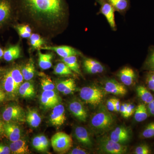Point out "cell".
Returning <instances> with one entry per match:
<instances>
[{
    "label": "cell",
    "mask_w": 154,
    "mask_h": 154,
    "mask_svg": "<svg viewBox=\"0 0 154 154\" xmlns=\"http://www.w3.org/2000/svg\"><path fill=\"white\" fill-rule=\"evenodd\" d=\"M153 107H154V99L152 102L147 104V109H151V108H153Z\"/></svg>",
    "instance_id": "52"
},
{
    "label": "cell",
    "mask_w": 154,
    "mask_h": 154,
    "mask_svg": "<svg viewBox=\"0 0 154 154\" xmlns=\"http://www.w3.org/2000/svg\"><path fill=\"white\" fill-rule=\"evenodd\" d=\"M103 90L105 93L118 96H123L127 93L125 85L113 79L106 80L104 83Z\"/></svg>",
    "instance_id": "9"
},
{
    "label": "cell",
    "mask_w": 154,
    "mask_h": 154,
    "mask_svg": "<svg viewBox=\"0 0 154 154\" xmlns=\"http://www.w3.org/2000/svg\"><path fill=\"white\" fill-rule=\"evenodd\" d=\"M51 145L54 150L59 153L66 152L72 147L73 141L69 135L66 133L59 132L53 136Z\"/></svg>",
    "instance_id": "5"
},
{
    "label": "cell",
    "mask_w": 154,
    "mask_h": 154,
    "mask_svg": "<svg viewBox=\"0 0 154 154\" xmlns=\"http://www.w3.org/2000/svg\"><path fill=\"white\" fill-rule=\"evenodd\" d=\"M99 149L103 153L123 154L127 152L128 148L125 145L113 141L108 137H104L99 140Z\"/></svg>",
    "instance_id": "4"
},
{
    "label": "cell",
    "mask_w": 154,
    "mask_h": 154,
    "mask_svg": "<svg viewBox=\"0 0 154 154\" xmlns=\"http://www.w3.org/2000/svg\"><path fill=\"white\" fill-rule=\"evenodd\" d=\"M41 137L42 142V145H43V149H44V152L46 151L48 149L49 146V142L47 138L44 135H40Z\"/></svg>",
    "instance_id": "45"
},
{
    "label": "cell",
    "mask_w": 154,
    "mask_h": 154,
    "mask_svg": "<svg viewBox=\"0 0 154 154\" xmlns=\"http://www.w3.org/2000/svg\"><path fill=\"white\" fill-rule=\"evenodd\" d=\"M136 91L139 98L144 104L147 105L154 99L152 94L144 86H137Z\"/></svg>",
    "instance_id": "23"
},
{
    "label": "cell",
    "mask_w": 154,
    "mask_h": 154,
    "mask_svg": "<svg viewBox=\"0 0 154 154\" xmlns=\"http://www.w3.org/2000/svg\"><path fill=\"white\" fill-rule=\"evenodd\" d=\"M6 98V93L2 89H0V102H2Z\"/></svg>",
    "instance_id": "50"
},
{
    "label": "cell",
    "mask_w": 154,
    "mask_h": 154,
    "mask_svg": "<svg viewBox=\"0 0 154 154\" xmlns=\"http://www.w3.org/2000/svg\"><path fill=\"white\" fill-rule=\"evenodd\" d=\"M69 109L76 118L80 121L85 122L88 117V113L81 101L76 99L71 100L69 103Z\"/></svg>",
    "instance_id": "10"
},
{
    "label": "cell",
    "mask_w": 154,
    "mask_h": 154,
    "mask_svg": "<svg viewBox=\"0 0 154 154\" xmlns=\"http://www.w3.org/2000/svg\"><path fill=\"white\" fill-rule=\"evenodd\" d=\"M75 89L76 84L75 82L72 83L71 85L69 86L68 88L64 91L63 94L64 95H69V94H72L73 92H74L75 91Z\"/></svg>",
    "instance_id": "43"
},
{
    "label": "cell",
    "mask_w": 154,
    "mask_h": 154,
    "mask_svg": "<svg viewBox=\"0 0 154 154\" xmlns=\"http://www.w3.org/2000/svg\"><path fill=\"white\" fill-rule=\"evenodd\" d=\"M149 113L146 106L143 103H140L136 107L134 113L135 120L138 122H142L147 119Z\"/></svg>",
    "instance_id": "26"
},
{
    "label": "cell",
    "mask_w": 154,
    "mask_h": 154,
    "mask_svg": "<svg viewBox=\"0 0 154 154\" xmlns=\"http://www.w3.org/2000/svg\"><path fill=\"white\" fill-rule=\"evenodd\" d=\"M69 153L70 154H87L89 153L86 150L78 147L72 149Z\"/></svg>",
    "instance_id": "41"
},
{
    "label": "cell",
    "mask_w": 154,
    "mask_h": 154,
    "mask_svg": "<svg viewBox=\"0 0 154 154\" xmlns=\"http://www.w3.org/2000/svg\"><path fill=\"white\" fill-rule=\"evenodd\" d=\"M16 28L21 29L28 33H31L32 30L30 26L28 25H19L16 26Z\"/></svg>",
    "instance_id": "47"
},
{
    "label": "cell",
    "mask_w": 154,
    "mask_h": 154,
    "mask_svg": "<svg viewBox=\"0 0 154 154\" xmlns=\"http://www.w3.org/2000/svg\"><path fill=\"white\" fill-rule=\"evenodd\" d=\"M16 8L33 27L43 33H54L65 22L66 0H13Z\"/></svg>",
    "instance_id": "1"
},
{
    "label": "cell",
    "mask_w": 154,
    "mask_h": 154,
    "mask_svg": "<svg viewBox=\"0 0 154 154\" xmlns=\"http://www.w3.org/2000/svg\"><path fill=\"white\" fill-rule=\"evenodd\" d=\"M11 153L14 154H27L30 153L28 146L26 141L20 139L11 143L10 145Z\"/></svg>",
    "instance_id": "19"
},
{
    "label": "cell",
    "mask_w": 154,
    "mask_h": 154,
    "mask_svg": "<svg viewBox=\"0 0 154 154\" xmlns=\"http://www.w3.org/2000/svg\"><path fill=\"white\" fill-rule=\"evenodd\" d=\"M65 109L63 105L59 104L53 108L50 115V122L54 126L59 127L64 123L66 120Z\"/></svg>",
    "instance_id": "12"
},
{
    "label": "cell",
    "mask_w": 154,
    "mask_h": 154,
    "mask_svg": "<svg viewBox=\"0 0 154 154\" xmlns=\"http://www.w3.org/2000/svg\"><path fill=\"white\" fill-rule=\"evenodd\" d=\"M83 64L85 70L90 74L102 73L105 70V67L98 61L94 59L89 58L85 59Z\"/></svg>",
    "instance_id": "16"
},
{
    "label": "cell",
    "mask_w": 154,
    "mask_h": 154,
    "mask_svg": "<svg viewBox=\"0 0 154 154\" xmlns=\"http://www.w3.org/2000/svg\"><path fill=\"white\" fill-rule=\"evenodd\" d=\"M11 153L10 147L0 144V154H10Z\"/></svg>",
    "instance_id": "44"
},
{
    "label": "cell",
    "mask_w": 154,
    "mask_h": 154,
    "mask_svg": "<svg viewBox=\"0 0 154 154\" xmlns=\"http://www.w3.org/2000/svg\"><path fill=\"white\" fill-rule=\"evenodd\" d=\"M21 56V49L19 45L10 46L4 51V58L7 62H11L19 58Z\"/></svg>",
    "instance_id": "22"
},
{
    "label": "cell",
    "mask_w": 154,
    "mask_h": 154,
    "mask_svg": "<svg viewBox=\"0 0 154 154\" xmlns=\"http://www.w3.org/2000/svg\"><path fill=\"white\" fill-rule=\"evenodd\" d=\"M17 30L19 36L23 38H29L31 36V33H28L24 30H21V29L16 28Z\"/></svg>",
    "instance_id": "46"
},
{
    "label": "cell",
    "mask_w": 154,
    "mask_h": 154,
    "mask_svg": "<svg viewBox=\"0 0 154 154\" xmlns=\"http://www.w3.org/2000/svg\"><path fill=\"white\" fill-rule=\"evenodd\" d=\"M105 93L103 89L96 86H87L81 89L80 96L87 104L96 107L102 104Z\"/></svg>",
    "instance_id": "3"
},
{
    "label": "cell",
    "mask_w": 154,
    "mask_h": 154,
    "mask_svg": "<svg viewBox=\"0 0 154 154\" xmlns=\"http://www.w3.org/2000/svg\"><path fill=\"white\" fill-rule=\"evenodd\" d=\"M136 107L134 105L131 103H128L126 108V114L125 118H128L131 116L135 110Z\"/></svg>",
    "instance_id": "40"
},
{
    "label": "cell",
    "mask_w": 154,
    "mask_h": 154,
    "mask_svg": "<svg viewBox=\"0 0 154 154\" xmlns=\"http://www.w3.org/2000/svg\"><path fill=\"white\" fill-rule=\"evenodd\" d=\"M40 102L42 106L46 109L53 108L55 106L59 104V103L48 98L43 94H42L40 97Z\"/></svg>",
    "instance_id": "35"
},
{
    "label": "cell",
    "mask_w": 154,
    "mask_h": 154,
    "mask_svg": "<svg viewBox=\"0 0 154 154\" xmlns=\"http://www.w3.org/2000/svg\"><path fill=\"white\" fill-rule=\"evenodd\" d=\"M4 132L12 142L19 140L22 137V130L16 122H5L4 125Z\"/></svg>",
    "instance_id": "13"
},
{
    "label": "cell",
    "mask_w": 154,
    "mask_h": 154,
    "mask_svg": "<svg viewBox=\"0 0 154 154\" xmlns=\"http://www.w3.org/2000/svg\"><path fill=\"white\" fill-rule=\"evenodd\" d=\"M146 83L149 90L154 92V72H149L147 74Z\"/></svg>",
    "instance_id": "38"
},
{
    "label": "cell",
    "mask_w": 154,
    "mask_h": 154,
    "mask_svg": "<svg viewBox=\"0 0 154 154\" xmlns=\"http://www.w3.org/2000/svg\"><path fill=\"white\" fill-rule=\"evenodd\" d=\"M24 80L29 81L32 79L35 74V68L32 60L30 59L21 68Z\"/></svg>",
    "instance_id": "25"
},
{
    "label": "cell",
    "mask_w": 154,
    "mask_h": 154,
    "mask_svg": "<svg viewBox=\"0 0 154 154\" xmlns=\"http://www.w3.org/2000/svg\"><path fill=\"white\" fill-rule=\"evenodd\" d=\"M38 65L43 70L48 69L52 66L53 55L51 53L43 54L38 52Z\"/></svg>",
    "instance_id": "24"
},
{
    "label": "cell",
    "mask_w": 154,
    "mask_h": 154,
    "mask_svg": "<svg viewBox=\"0 0 154 154\" xmlns=\"http://www.w3.org/2000/svg\"><path fill=\"white\" fill-rule=\"evenodd\" d=\"M110 3L115 11L120 13H124L129 7V0H106Z\"/></svg>",
    "instance_id": "28"
},
{
    "label": "cell",
    "mask_w": 154,
    "mask_h": 154,
    "mask_svg": "<svg viewBox=\"0 0 154 154\" xmlns=\"http://www.w3.org/2000/svg\"><path fill=\"white\" fill-rule=\"evenodd\" d=\"M143 68L149 72H154V47L149 48L148 55L144 63Z\"/></svg>",
    "instance_id": "31"
},
{
    "label": "cell",
    "mask_w": 154,
    "mask_h": 154,
    "mask_svg": "<svg viewBox=\"0 0 154 154\" xmlns=\"http://www.w3.org/2000/svg\"><path fill=\"white\" fill-rule=\"evenodd\" d=\"M2 118L5 122H23L26 121V114L22 107L18 105L7 106L3 110Z\"/></svg>",
    "instance_id": "6"
},
{
    "label": "cell",
    "mask_w": 154,
    "mask_h": 154,
    "mask_svg": "<svg viewBox=\"0 0 154 154\" xmlns=\"http://www.w3.org/2000/svg\"><path fill=\"white\" fill-rule=\"evenodd\" d=\"M9 71L19 91V87L23 83L24 80L21 69L19 67L16 66L12 68Z\"/></svg>",
    "instance_id": "29"
},
{
    "label": "cell",
    "mask_w": 154,
    "mask_h": 154,
    "mask_svg": "<svg viewBox=\"0 0 154 154\" xmlns=\"http://www.w3.org/2000/svg\"><path fill=\"white\" fill-rule=\"evenodd\" d=\"M149 114V115L154 116V107L151 108V109H147Z\"/></svg>",
    "instance_id": "53"
},
{
    "label": "cell",
    "mask_w": 154,
    "mask_h": 154,
    "mask_svg": "<svg viewBox=\"0 0 154 154\" xmlns=\"http://www.w3.org/2000/svg\"><path fill=\"white\" fill-rule=\"evenodd\" d=\"M54 72L56 75L61 76L73 75V72L63 62L57 63L54 67Z\"/></svg>",
    "instance_id": "30"
},
{
    "label": "cell",
    "mask_w": 154,
    "mask_h": 154,
    "mask_svg": "<svg viewBox=\"0 0 154 154\" xmlns=\"http://www.w3.org/2000/svg\"><path fill=\"white\" fill-rule=\"evenodd\" d=\"M29 38L30 45L33 49H41L42 45L45 44L44 39L37 33H32Z\"/></svg>",
    "instance_id": "32"
},
{
    "label": "cell",
    "mask_w": 154,
    "mask_h": 154,
    "mask_svg": "<svg viewBox=\"0 0 154 154\" xmlns=\"http://www.w3.org/2000/svg\"><path fill=\"white\" fill-rule=\"evenodd\" d=\"M142 139H149L154 137V122L149 123L145 127L140 135Z\"/></svg>",
    "instance_id": "34"
},
{
    "label": "cell",
    "mask_w": 154,
    "mask_h": 154,
    "mask_svg": "<svg viewBox=\"0 0 154 154\" xmlns=\"http://www.w3.org/2000/svg\"><path fill=\"white\" fill-rule=\"evenodd\" d=\"M128 103H123L121 104V107H120L119 112L121 113L122 116L124 118L126 114V108L128 106Z\"/></svg>",
    "instance_id": "48"
},
{
    "label": "cell",
    "mask_w": 154,
    "mask_h": 154,
    "mask_svg": "<svg viewBox=\"0 0 154 154\" xmlns=\"http://www.w3.org/2000/svg\"><path fill=\"white\" fill-rule=\"evenodd\" d=\"M32 145L37 151L40 152H44L40 135L36 136L33 139Z\"/></svg>",
    "instance_id": "39"
},
{
    "label": "cell",
    "mask_w": 154,
    "mask_h": 154,
    "mask_svg": "<svg viewBox=\"0 0 154 154\" xmlns=\"http://www.w3.org/2000/svg\"><path fill=\"white\" fill-rule=\"evenodd\" d=\"M131 134L132 131L130 128L121 125L113 130L108 137L113 141L125 145L130 141Z\"/></svg>",
    "instance_id": "7"
},
{
    "label": "cell",
    "mask_w": 154,
    "mask_h": 154,
    "mask_svg": "<svg viewBox=\"0 0 154 154\" xmlns=\"http://www.w3.org/2000/svg\"><path fill=\"white\" fill-rule=\"evenodd\" d=\"M117 77L121 83L125 86L133 85L136 78L134 71L129 67H125L117 73Z\"/></svg>",
    "instance_id": "17"
},
{
    "label": "cell",
    "mask_w": 154,
    "mask_h": 154,
    "mask_svg": "<svg viewBox=\"0 0 154 154\" xmlns=\"http://www.w3.org/2000/svg\"><path fill=\"white\" fill-rule=\"evenodd\" d=\"M61 61L65 63L72 71L78 74L82 75L76 56H71L66 57L62 58Z\"/></svg>",
    "instance_id": "27"
},
{
    "label": "cell",
    "mask_w": 154,
    "mask_h": 154,
    "mask_svg": "<svg viewBox=\"0 0 154 154\" xmlns=\"http://www.w3.org/2000/svg\"><path fill=\"white\" fill-rule=\"evenodd\" d=\"M4 51L3 50L2 48L0 47V59L4 57Z\"/></svg>",
    "instance_id": "54"
},
{
    "label": "cell",
    "mask_w": 154,
    "mask_h": 154,
    "mask_svg": "<svg viewBox=\"0 0 154 154\" xmlns=\"http://www.w3.org/2000/svg\"><path fill=\"white\" fill-rule=\"evenodd\" d=\"M74 136L76 139L81 144L88 148H92L93 142L89 132L85 128L77 126L74 130Z\"/></svg>",
    "instance_id": "15"
},
{
    "label": "cell",
    "mask_w": 154,
    "mask_h": 154,
    "mask_svg": "<svg viewBox=\"0 0 154 154\" xmlns=\"http://www.w3.org/2000/svg\"><path fill=\"white\" fill-rule=\"evenodd\" d=\"M41 85L43 91H55V84L50 77L44 76L41 79Z\"/></svg>",
    "instance_id": "33"
},
{
    "label": "cell",
    "mask_w": 154,
    "mask_h": 154,
    "mask_svg": "<svg viewBox=\"0 0 154 154\" xmlns=\"http://www.w3.org/2000/svg\"><path fill=\"white\" fill-rule=\"evenodd\" d=\"M100 4L99 13L104 15L110 28L113 30H116V26L115 19V9L106 0H96Z\"/></svg>",
    "instance_id": "8"
},
{
    "label": "cell",
    "mask_w": 154,
    "mask_h": 154,
    "mask_svg": "<svg viewBox=\"0 0 154 154\" xmlns=\"http://www.w3.org/2000/svg\"><path fill=\"white\" fill-rule=\"evenodd\" d=\"M114 105H115V111L116 112H119L120 107H121V103L119 99H115L114 100Z\"/></svg>",
    "instance_id": "49"
},
{
    "label": "cell",
    "mask_w": 154,
    "mask_h": 154,
    "mask_svg": "<svg viewBox=\"0 0 154 154\" xmlns=\"http://www.w3.org/2000/svg\"><path fill=\"white\" fill-rule=\"evenodd\" d=\"M2 85L4 91L9 96L15 97L18 94V89L9 70L4 75Z\"/></svg>",
    "instance_id": "18"
},
{
    "label": "cell",
    "mask_w": 154,
    "mask_h": 154,
    "mask_svg": "<svg viewBox=\"0 0 154 154\" xmlns=\"http://www.w3.org/2000/svg\"><path fill=\"white\" fill-rule=\"evenodd\" d=\"M96 113L91 117L90 126L96 134H102L110 130L115 122V118L105 105H99Z\"/></svg>",
    "instance_id": "2"
},
{
    "label": "cell",
    "mask_w": 154,
    "mask_h": 154,
    "mask_svg": "<svg viewBox=\"0 0 154 154\" xmlns=\"http://www.w3.org/2000/svg\"><path fill=\"white\" fill-rule=\"evenodd\" d=\"M41 49L52 51L61 57L64 58L71 56L81 55V52L74 48L66 45L58 46H45L42 47Z\"/></svg>",
    "instance_id": "14"
},
{
    "label": "cell",
    "mask_w": 154,
    "mask_h": 154,
    "mask_svg": "<svg viewBox=\"0 0 154 154\" xmlns=\"http://www.w3.org/2000/svg\"><path fill=\"white\" fill-rule=\"evenodd\" d=\"M14 8L13 0H0V28L9 22Z\"/></svg>",
    "instance_id": "11"
},
{
    "label": "cell",
    "mask_w": 154,
    "mask_h": 154,
    "mask_svg": "<svg viewBox=\"0 0 154 154\" xmlns=\"http://www.w3.org/2000/svg\"><path fill=\"white\" fill-rule=\"evenodd\" d=\"M18 93L23 98H33L35 95V90L33 83L28 81L22 83L19 87Z\"/></svg>",
    "instance_id": "20"
},
{
    "label": "cell",
    "mask_w": 154,
    "mask_h": 154,
    "mask_svg": "<svg viewBox=\"0 0 154 154\" xmlns=\"http://www.w3.org/2000/svg\"><path fill=\"white\" fill-rule=\"evenodd\" d=\"M4 123L0 119V134L4 132Z\"/></svg>",
    "instance_id": "51"
},
{
    "label": "cell",
    "mask_w": 154,
    "mask_h": 154,
    "mask_svg": "<svg viewBox=\"0 0 154 154\" xmlns=\"http://www.w3.org/2000/svg\"><path fill=\"white\" fill-rule=\"evenodd\" d=\"M115 99H110L107 100V110L110 112L115 111V105H114Z\"/></svg>",
    "instance_id": "42"
},
{
    "label": "cell",
    "mask_w": 154,
    "mask_h": 154,
    "mask_svg": "<svg viewBox=\"0 0 154 154\" xmlns=\"http://www.w3.org/2000/svg\"><path fill=\"white\" fill-rule=\"evenodd\" d=\"M25 120L30 126L36 128L41 124L42 118L37 110L30 109L26 113Z\"/></svg>",
    "instance_id": "21"
},
{
    "label": "cell",
    "mask_w": 154,
    "mask_h": 154,
    "mask_svg": "<svg viewBox=\"0 0 154 154\" xmlns=\"http://www.w3.org/2000/svg\"><path fill=\"white\" fill-rule=\"evenodd\" d=\"M152 153L150 148L146 144H141L135 149V154H149Z\"/></svg>",
    "instance_id": "37"
},
{
    "label": "cell",
    "mask_w": 154,
    "mask_h": 154,
    "mask_svg": "<svg viewBox=\"0 0 154 154\" xmlns=\"http://www.w3.org/2000/svg\"><path fill=\"white\" fill-rule=\"evenodd\" d=\"M74 82H75L74 79H69L59 82L57 84L56 87L58 91L63 93L67 88H68L69 86Z\"/></svg>",
    "instance_id": "36"
}]
</instances>
